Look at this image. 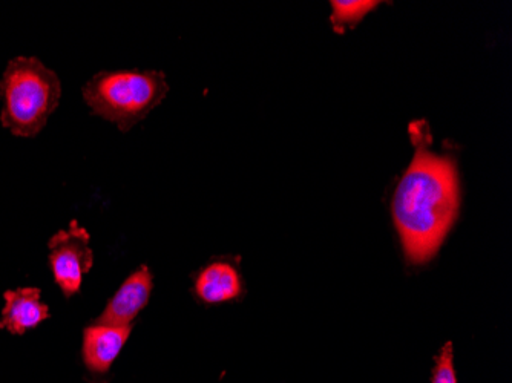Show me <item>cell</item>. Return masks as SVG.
Here are the masks:
<instances>
[{
  "mask_svg": "<svg viewBox=\"0 0 512 383\" xmlns=\"http://www.w3.org/2000/svg\"><path fill=\"white\" fill-rule=\"evenodd\" d=\"M413 161L393 198V218L405 256L425 264L440 249L459 213V180L450 157L434 154L424 122L410 126Z\"/></svg>",
  "mask_w": 512,
  "mask_h": 383,
  "instance_id": "6da1fadb",
  "label": "cell"
},
{
  "mask_svg": "<svg viewBox=\"0 0 512 383\" xmlns=\"http://www.w3.org/2000/svg\"><path fill=\"white\" fill-rule=\"evenodd\" d=\"M62 97L53 69L36 57H16L0 79V122L16 137L33 138L42 132Z\"/></svg>",
  "mask_w": 512,
  "mask_h": 383,
  "instance_id": "7a4b0ae2",
  "label": "cell"
},
{
  "mask_svg": "<svg viewBox=\"0 0 512 383\" xmlns=\"http://www.w3.org/2000/svg\"><path fill=\"white\" fill-rule=\"evenodd\" d=\"M169 92L161 71H108L83 86V99L92 114L128 132L165 100Z\"/></svg>",
  "mask_w": 512,
  "mask_h": 383,
  "instance_id": "3957f363",
  "label": "cell"
},
{
  "mask_svg": "<svg viewBox=\"0 0 512 383\" xmlns=\"http://www.w3.org/2000/svg\"><path fill=\"white\" fill-rule=\"evenodd\" d=\"M50 266L54 279L66 298L79 293L83 276L91 270L94 256L89 249V233L77 221L50 239Z\"/></svg>",
  "mask_w": 512,
  "mask_h": 383,
  "instance_id": "277c9868",
  "label": "cell"
},
{
  "mask_svg": "<svg viewBox=\"0 0 512 383\" xmlns=\"http://www.w3.org/2000/svg\"><path fill=\"white\" fill-rule=\"evenodd\" d=\"M152 273L148 266L135 270L120 287L119 292L112 296L111 301L103 310L102 316L94 324L109 327H132L138 313L148 305L151 298Z\"/></svg>",
  "mask_w": 512,
  "mask_h": 383,
  "instance_id": "5b68a950",
  "label": "cell"
},
{
  "mask_svg": "<svg viewBox=\"0 0 512 383\" xmlns=\"http://www.w3.org/2000/svg\"><path fill=\"white\" fill-rule=\"evenodd\" d=\"M132 327L92 324L83 333V361L92 373H106L129 339Z\"/></svg>",
  "mask_w": 512,
  "mask_h": 383,
  "instance_id": "8992f818",
  "label": "cell"
},
{
  "mask_svg": "<svg viewBox=\"0 0 512 383\" xmlns=\"http://www.w3.org/2000/svg\"><path fill=\"white\" fill-rule=\"evenodd\" d=\"M48 318L50 310L40 301L39 289H17L5 293L0 328L20 336Z\"/></svg>",
  "mask_w": 512,
  "mask_h": 383,
  "instance_id": "52a82bcc",
  "label": "cell"
},
{
  "mask_svg": "<svg viewBox=\"0 0 512 383\" xmlns=\"http://www.w3.org/2000/svg\"><path fill=\"white\" fill-rule=\"evenodd\" d=\"M195 293L206 304L234 301L244 293L243 279L232 262H212L195 278Z\"/></svg>",
  "mask_w": 512,
  "mask_h": 383,
  "instance_id": "ba28073f",
  "label": "cell"
},
{
  "mask_svg": "<svg viewBox=\"0 0 512 383\" xmlns=\"http://www.w3.org/2000/svg\"><path fill=\"white\" fill-rule=\"evenodd\" d=\"M379 2H368V0H335L332 2L333 13L330 17L333 30L342 33L347 28H353L378 7Z\"/></svg>",
  "mask_w": 512,
  "mask_h": 383,
  "instance_id": "9c48e42d",
  "label": "cell"
},
{
  "mask_svg": "<svg viewBox=\"0 0 512 383\" xmlns=\"http://www.w3.org/2000/svg\"><path fill=\"white\" fill-rule=\"evenodd\" d=\"M431 383H457L456 370H454L453 364V345L450 342L440 351Z\"/></svg>",
  "mask_w": 512,
  "mask_h": 383,
  "instance_id": "30bf717a",
  "label": "cell"
}]
</instances>
